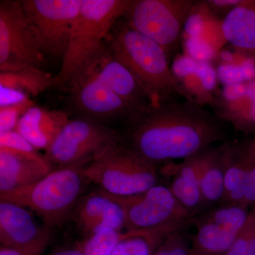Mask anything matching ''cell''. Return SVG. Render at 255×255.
I'll return each instance as SVG.
<instances>
[{
  "instance_id": "f546056e",
  "label": "cell",
  "mask_w": 255,
  "mask_h": 255,
  "mask_svg": "<svg viewBox=\"0 0 255 255\" xmlns=\"http://www.w3.org/2000/svg\"><path fill=\"white\" fill-rule=\"evenodd\" d=\"M52 239V232L46 235L39 241L29 246L12 248L1 246L0 255H43L49 246Z\"/></svg>"
},
{
  "instance_id": "7c38bea8",
  "label": "cell",
  "mask_w": 255,
  "mask_h": 255,
  "mask_svg": "<svg viewBox=\"0 0 255 255\" xmlns=\"http://www.w3.org/2000/svg\"><path fill=\"white\" fill-rule=\"evenodd\" d=\"M250 210L244 206L219 204L196 216V233L191 248L206 255H225L246 224Z\"/></svg>"
},
{
  "instance_id": "d590c367",
  "label": "cell",
  "mask_w": 255,
  "mask_h": 255,
  "mask_svg": "<svg viewBox=\"0 0 255 255\" xmlns=\"http://www.w3.org/2000/svg\"><path fill=\"white\" fill-rule=\"evenodd\" d=\"M253 140H254L255 145V139H253Z\"/></svg>"
},
{
  "instance_id": "277c9868",
  "label": "cell",
  "mask_w": 255,
  "mask_h": 255,
  "mask_svg": "<svg viewBox=\"0 0 255 255\" xmlns=\"http://www.w3.org/2000/svg\"><path fill=\"white\" fill-rule=\"evenodd\" d=\"M134 0H82L68 46L62 58L56 86L62 88L74 72L103 44L114 24L124 17Z\"/></svg>"
},
{
  "instance_id": "ffe728a7",
  "label": "cell",
  "mask_w": 255,
  "mask_h": 255,
  "mask_svg": "<svg viewBox=\"0 0 255 255\" xmlns=\"http://www.w3.org/2000/svg\"><path fill=\"white\" fill-rule=\"evenodd\" d=\"M228 142L206 151L200 173V188L206 206L221 204L224 193V178Z\"/></svg>"
},
{
  "instance_id": "5b68a950",
  "label": "cell",
  "mask_w": 255,
  "mask_h": 255,
  "mask_svg": "<svg viewBox=\"0 0 255 255\" xmlns=\"http://www.w3.org/2000/svg\"><path fill=\"white\" fill-rule=\"evenodd\" d=\"M160 167L147 162L119 142L84 166L89 182L114 196L140 194L158 184Z\"/></svg>"
},
{
  "instance_id": "e0dca14e",
  "label": "cell",
  "mask_w": 255,
  "mask_h": 255,
  "mask_svg": "<svg viewBox=\"0 0 255 255\" xmlns=\"http://www.w3.org/2000/svg\"><path fill=\"white\" fill-rule=\"evenodd\" d=\"M51 231L45 225H38L26 208L0 201L1 246L21 248L34 244Z\"/></svg>"
},
{
  "instance_id": "f1b7e54d",
  "label": "cell",
  "mask_w": 255,
  "mask_h": 255,
  "mask_svg": "<svg viewBox=\"0 0 255 255\" xmlns=\"http://www.w3.org/2000/svg\"><path fill=\"white\" fill-rule=\"evenodd\" d=\"M34 106L29 98L15 105L0 107V132L15 130L18 120Z\"/></svg>"
},
{
  "instance_id": "6da1fadb",
  "label": "cell",
  "mask_w": 255,
  "mask_h": 255,
  "mask_svg": "<svg viewBox=\"0 0 255 255\" xmlns=\"http://www.w3.org/2000/svg\"><path fill=\"white\" fill-rule=\"evenodd\" d=\"M124 122L121 142L159 167L204 152L226 137L224 121L187 100L147 106Z\"/></svg>"
},
{
  "instance_id": "3957f363",
  "label": "cell",
  "mask_w": 255,
  "mask_h": 255,
  "mask_svg": "<svg viewBox=\"0 0 255 255\" xmlns=\"http://www.w3.org/2000/svg\"><path fill=\"white\" fill-rule=\"evenodd\" d=\"M85 164L60 167L28 187L0 192V201L31 210L51 229L60 227L72 217L89 182L84 174Z\"/></svg>"
},
{
  "instance_id": "44dd1931",
  "label": "cell",
  "mask_w": 255,
  "mask_h": 255,
  "mask_svg": "<svg viewBox=\"0 0 255 255\" xmlns=\"http://www.w3.org/2000/svg\"><path fill=\"white\" fill-rule=\"evenodd\" d=\"M245 147L246 143L228 142L224 193L220 204H233L246 207L245 204Z\"/></svg>"
},
{
  "instance_id": "4316f807",
  "label": "cell",
  "mask_w": 255,
  "mask_h": 255,
  "mask_svg": "<svg viewBox=\"0 0 255 255\" xmlns=\"http://www.w3.org/2000/svg\"><path fill=\"white\" fill-rule=\"evenodd\" d=\"M245 204L255 209V145L254 140L246 142L245 147Z\"/></svg>"
},
{
  "instance_id": "d6a6232c",
  "label": "cell",
  "mask_w": 255,
  "mask_h": 255,
  "mask_svg": "<svg viewBox=\"0 0 255 255\" xmlns=\"http://www.w3.org/2000/svg\"><path fill=\"white\" fill-rule=\"evenodd\" d=\"M28 98L24 92L0 86V107L15 105Z\"/></svg>"
},
{
  "instance_id": "52a82bcc",
  "label": "cell",
  "mask_w": 255,
  "mask_h": 255,
  "mask_svg": "<svg viewBox=\"0 0 255 255\" xmlns=\"http://www.w3.org/2000/svg\"><path fill=\"white\" fill-rule=\"evenodd\" d=\"M46 53L20 1H0V71L41 69Z\"/></svg>"
},
{
  "instance_id": "e575fe53",
  "label": "cell",
  "mask_w": 255,
  "mask_h": 255,
  "mask_svg": "<svg viewBox=\"0 0 255 255\" xmlns=\"http://www.w3.org/2000/svg\"><path fill=\"white\" fill-rule=\"evenodd\" d=\"M190 255H206L203 254V253H200V252L196 251V250L193 249V248H191Z\"/></svg>"
},
{
  "instance_id": "484cf974",
  "label": "cell",
  "mask_w": 255,
  "mask_h": 255,
  "mask_svg": "<svg viewBox=\"0 0 255 255\" xmlns=\"http://www.w3.org/2000/svg\"><path fill=\"white\" fill-rule=\"evenodd\" d=\"M225 255H255V209L250 211L246 224Z\"/></svg>"
},
{
  "instance_id": "83f0119b",
  "label": "cell",
  "mask_w": 255,
  "mask_h": 255,
  "mask_svg": "<svg viewBox=\"0 0 255 255\" xmlns=\"http://www.w3.org/2000/svg\"><path fill=\"white\" fill-rule=\"evenodd\" d=\"M186 229L177 230L167 235L153 255H190L191 248Z\"/></svg>"
},
{
  "instance_id": "d4e9b609",
  "label": "cell",
  "mask_w": 255,
  "mask_h": 255,
  "mask_svg": "<svg viewBox=\"0 0 255 255\" xmlns=\"http://www.w3.org/2000/svg\"><path fill=\"white\" fill-rule=\"evenodd\" d=\"M219 118L232 124L237 131L246 135L253 133L255 132V100L243 104L232 112L222 114Z\"/></svg>"
},
{
  "instance_id": "5bb4252c",
  "label": "cell",
  "mask_w": 255,
  "mask_h": 255,
  "mask_svg": "<svg viewBox=\"0 0 255 255\" xmlns=\"http://www.w3.org/2000/svg\"><path fill=\"white\" fill-rule=\"evenodd\" d=\"M72 219L85 237L105 231L125 230L122 206L105 191L99 189L82 195Z\"/></svg>"
},
{
  "instance_id": "8fae6325",
  "label": "cell",
  "mask_w": 255,
  "mask_h": 255,
  "mask_svg": "<svg viewBox=\"0 0 255 255\" xmlns=\"http://www.w3.org/2000/svg\"><path fill=\"white\" fill-rule=\"evenodd\" d=\"M82 0H21L25 14L41 37L47 55L63 58Z\"/></svg>"
},
{
  "instance_id": "ac0fdd59",
  "label": "cell",
  "mask_w": 255,
  "mask_h": 255,
  "mask_svg": "<svg viewBox=\"0 0 255 255\" xmlns=\"http://www.w3.org/2000/svg\"><path fill=\"white\" fill-rule=\"evenodd\" d=\"M70 120L64 111L34 105L20 118L15 130L35 148L46 150Z\"/></svg>"
},
{
  "instance_id": "1f68e13d",
  "label": "cell",
  "mask_w": 255,
  "mask_h": 255,
  "mask_svg": "<svg viewBox=\"0 0 255 255\" xmlns=\"http://www.w3.org/2000/svg\"><path fill=\"white\" fill-rule=\"evenodd\" d=\"M245 0H207V9L213 15L224 18L232 10L244 2Z\"/></svg>"
},
{
  "instance_id": "d6986e66",
  "label": "cell",
  "mask_w": 255,
  "mask_h": 255,
  "mask_svg": "<svg viewBox=\"0 0 255 255\" xmlns=\"http://www.w3.org/2000/svg\"><path fill=\"white\" fill-rule=\"evenodd\" d=\"M221 32L236 49L255 55V0L244 2L223 19Z\"/></svg>"
},
{
  "instance_id": "cb8c5ba5",
  "label": "cell",
  "mask_w": 255,
  "mask_h": 255,
  "mask_svg": "<svg viewBox=\"0 0 255 255\" xmlns=\"http://www.w3.org/2000/svg\"><path fill=\"white\" fill-rule=\"evenodd\" d=\"M143 231H105L84 238L76 247L86 255H111L121 242Z\"/></svg>"
},
{
  "instance_id": "4dcf8cb0",
  "label": "cell",
  "mask_w": 255,
  "mask_h": 255,
  "mask_svg": "<svg viewBox=\"0 0 255 255\" xmlns=\"http://www.w3.org/2000/svg\"><path fill=\"white\" fill-rule=\"evenodd\" d=\"M0 147L23 152H36V149L16 130L0 132Z\"/></svg>"
},
{
  "instance_id": "9a60e30c",
  "label": "cell",
  "mask_w": 255,
  "mask_h": 255,
  "mask_svg": "<svg viewBox=\"0 0 255 255\" xmlns=\"http://www.w3.org/2000/svg\"><path fill=\"white\" fill-rule=\"evenodd\" d=\"M206 150L183 159L180 162H168L159 168L160 174L171 179L167 187L174 197L196 217L206 206L199 182Z\"/></svg>"
},
{
  "instance_id": "7a4b0ae2",
  "label": "cell",
  "mask_w": 255,
  "mask_h": 255,
  "mask_svg": "<svg viewBox=\"0 0 255 255\" xmlns=\"http://www.w3.org/2000/svg\"><path fill=\"white\" fill-rule=\"evenodd\" d=\"M104 43L114 58L133 75L151 105L172 102L180 96L177 80L169 66V58L163 48L129 27L124 20L114 24Z\"/></svg>"
},
{
  "instance_id": "836d02e7",
  "label": "cell",
  "mask_w": 255,
  "mask_h": 255,
  "mask_svg": "<svg viewBox=\"0 0 255 255\" xmlns=\"http://www.w3.org/2000/svg\"><path fill=\"white\" fill-rule=\"evenodd\" d=\"M50 255H86L78 248H65L58 250Z\"/></svg>"
},
{
  "instance_id": "ba28073f",
  "label": "cell",
  "mask_w": 255,
  "mask_h": 255,
  "mask_svg": "<svg viewBox=\"0 0 255 255\" xmlns=\"http://www.w3.org/2000/svg\"><path fill=\"white\" fill-rule=\"evenodd\" d=\"M110 195L123 209L127 231L187 228L196 218L162 184L135 195Z\"/></svg>"
},
{
  "instance_id": "4fadbf2b",
  "label": "cell",
  "mask_w": 255,
  "mask_h": 255,
  "mask_svg": "<svg viewBox=\"0 0 255 255\" xmlns=\"http://www.w3.org/2000/svg\"><path fill=\"white\" fill-rule=\"evenodd\" d=\"M80 67L86 68L109 90L137 110L150 105L133 75L114 58L105 43Z\"/></svg>"
},
{
  "instance_id": "9c48e42d",
  "label": "cell",
  "mask_w": 255,
  "mask_h": 255,
  "mask_svg": "<svg viewBox=\"0 0 255 255\" xmlns=\"http://www.w3.org/2000/svg\"><path fill=\"white\" fill-rule=\"evenodd\" d=\"M120 141V134L105 124L79 117L69 121L44 157L59 167L85 164Z\"/></svg>"
},
{
  "instance_id": "2e32d148",
  "label": "cell",
  "mask_w": 255,
  "mask_h": 255,
  "mask_svg": "<svg viewBox=\"0 0 255 255\" xmlns=\"http://www.w3.org/2000/svg\"><path fill=\"white\" fill-rule=\"evenodd\" d=\"M51 164L38 152L0 147V192L28 187L41 180L53 171Z\"/></svg>"
},
{
  "instance_id": "8992f818",
  "label": "cell",
  "mask_w": 255,
  "mask_h": 255,
  "mask_svg": "<svg viewBox=\"0 0 255 255\" xmlns=\"http://www.w3.org/2000/svg\"><path fill=\"white\" fill-rule=\"evenodd\" d=\"M196 4L195 0H134L123 18L129 27L155 41L170 58Z\"/></svg>"
},
{
  "instance_id": "603a6c76",
  "label": "cell",
  "mask_w": 255,
  "mask_h": 255,
  "mask_svg": "<svg viewBox=\"0 0 255 255\" xmlns=\"http://www.w3.org/2000/svg\"><path fill=\"white\" fill-rule=\"evenodd\" d=\"M184 228H186L167 227L145 230L121 242L111 255H153L167 235Z\"/></svg>"
},
{
  "instance_id": "7402d4cb",
  "label": "cell",
  "mask_w": 255,
  "mask_h": 255,
  "mask_svg": "<svg viewBox=\"0 0 255 255\" xmlns=\"http://www.w3.org/2000/svg\"><path fill=\"white\" fill-rule=\"evenodd\" d=\"M0 86L36 97L50 87L56 86V80L55 77L41 69L27 67L11 71H0Z\"/></svg>"
},
{
  "instance_id": "30bf717a",
  "label": "cell",
  "mask_w": 255,
  "mask_h": 255,
  "mask_svg": "<svg viewBox=\"0 0 255 255\" xmlns=\"http://www.w3.org/2000/svg\"><path fill=\"white\" fill-rule=\"evenodd\" d=\"M62 88L82 118L102 124L107 121L124 122L140 110L122 100L84 67H79Z\"/></svg>"
}]
</instances>
